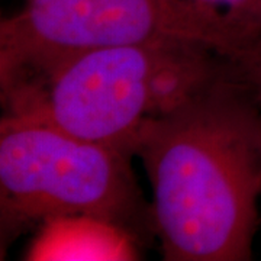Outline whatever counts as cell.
Here are the masks:
<instances>
[{"instance_id": "obj_1", "label": "cell", "mask_w": 261, "mask_h": 261, "mask_svg": "<svg viewBox=\"0 0 261 261\" xmlns=\"http://www.w3.org/2000/svg\"><path fill=\"white\" fill-rule=\"evenodd\" d=\"M168 261H247L260 225L261 108L228 67L134 142Z\"/></svg>"}, {"instance_id": "obj_6", "label": "cell", "mask_w": 261, "mask_h": 261, "mask_svg": "<svg viewBox=\"0 0 261 261\" xmlns=\"http://www.w3.org/2000/svg\"><path fill=\"white\" fill-rule=\"evenodd\" d=\"M135 231L92 215L49 218L38 225L28 260H137Z\"/></svg>"}, {"instance_id": "obj_3", "label": "cell", "mask_w": 261, "mask_h": 261, "mask_svg": "<svg viewBox=\"0 0 261 261\" xmlns=\"http://www.w3.org/2000/svg\"><path fill=\"white\" fill-rule=\"evenodd\" d=\"M130 159L41 122L2 116V232L67 215L99 216L132 229L141 195Z\"/></svg>"}, {"instance_id": "obj_2", "label": "cell", "mask_w": 261, "mask_h": 261, "mask_svg": "<svg viewBox=\"0 0 261 261\" xmlns=\"http://www.w3.org/2000/svg\"><path fill=\"white\" fill-rule=\"evenodd\" d=\"M226 65L212 48L177 37L90 48L0 75L2 116L41 122L134 157L145 122L177 108Z\"/></svg>"}, {"instance_id": "obj_7", "label": "cell", "mask_w": 261, "mask_h": 261, "mask_svg": "<svg viewBox=\"0 0 261 261\" xmlns=\"http://www.w3.org/2000/svg\"><path fill=\"white\" fill-rule=\"evenodd\" d=\"M228 61L232 74L248 89L261 108V38Z\"/></svg>"}, {"instance_id": "obj_5", "label": "cell", "mask_w": 261, "mask_h": 261, "mask_svg": "<svg viewBox=\"0 0 261 261\" xmlns=\"http://www.w3.org/2000/svg\"><path fill=\"white\" fill-rule=\"evenodd\" d=\"M178 37L231 60L261 38V0H157Z\"/></svg>"}, {"instance_id": "obj_4", "label": "cell", "mask_w": 261, "mask_h": 261, "mask_svg": "<svg viewBox=\"0 0 261 261\" xmlns=\"http://www.w3.org/2000/svg\"><path fill=\"white\" fill-rule=\"evenodd\" d=\"M166 37L181 38L157 0H25L0 23V75L90 48Z\"/></svg>"}]
</instances>
